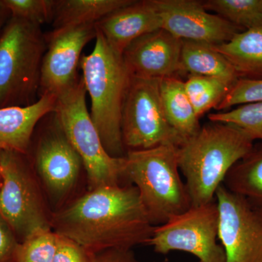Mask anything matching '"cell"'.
Instances as JSON below:
<instances>
[{"mask_svg": "<svg viewBox=\"0 0 262 262\" xmlns=\"http://www.w3.org/2000/svg\"><path fill=\"white\" fill-rule=\"evenodd\" d=\"M55 233L94 253L148 244L154 232L135 186L91 189L51 215Z\"/></svg>", "mask_w": 262, "mask_h": 262, "instance_id": "6da1fadb", "label": "cell"}, {"mask_svg": "<svg viewBox=\"0 0 262 262\" xmlns=\"http://www.w3.org/2000/svg\"><path fill=\"white\" fill-rule=\"evenodd\" d=\"M254 144L239 127L210 121L179 146V170L185 178L192 206L215 201L217 189L229 170Z\"/></svg>", "mask_w": 262, "mask_h": 262, "instance_id": "7a4b0ae2", "label": "cell"}, {"mask_svg": "<svg viewBox=\"0 0 262 262\" xmlns=\"http://www.w3.org/2000/svg\"><path fill=\"white\" fill-rule=\"evenodd\" d=\"M95 39L94 50L87 56L82 55L80 62L91 98L90 115L108 154L123 158L122 110L131 75L122 55L108 46L98 29Z\"/></svg>", "mask_w": 262, "mask_h": 262, "instance_id": "3957f363", "label": "cell"}, {"mask_svg": "<svg viewBox=\"0 0 262 262\" xmlns=\"http://www.w3.org/2000/svg\"><path fill=\"white\" fill-rule=\"evenodd\" d=\"M123 179L134 184L150 222L157 227L192 207L181 178L178 146L161 144L129 150L124 157Z\"/></svg>", "mask_w": 262, "mask_h": 262, "instance_id": "277c9868", "label": "cell"}, {"mask_svg": "<svg viewBox=\"0 0 262 262\" xmlns=\"http://www.w3.org/2000/svg\"><path fill=\"white\" fill-rule=\"evenodd\" d=\"M47 39L40 26L10 17L0 31V108L37 101Z\"/></svg>", "mask_w": 262, "mask_h": 262, "instance_id": "5b68a950", "label": "cell"}, {"mask_svg": "<svg viewBox=\"0 0 262 262\" xmlns=\"http://www.w3.org/2000/svg\"><path fill=\"white\" fill-rule=\"evenodd\" d=\"M82 77L72 89L57 98L56 113L67 139L82 160L89 189L120 185L123 179V158H114L106 149L86 105Z\"/></svg>", "mask_w": 262, "mask_h": 262, "instance_id": "8992f818", "label": "cell"}, {"mask_svg": "<svg viewBox=\"0 0 262 262\" xmlns=\"http://www.w3.org/2000/svg\"><path fill=\"white\" fill-rule=\"evenodd\" d=\"M24 155L0 151V213L19 243L36 232L52 229L51 216Z\"/></svg>", "mask_w": 262, "mask_h": 262, "instance_id": "52a82bcc", "label": "cell"}, {"mask_svg": "<svg viewBox=\"0 0 262 262\" xmlns=\"http://www.w3.org/2000/svg\"><path fill=\"white\" fill-rule=\"evenodd\" d=\"M160 80L131 75L122 105L121 130L124 146L147 149L183 141L165 117L160 91Z\"/></svg>", "mask_w": 262, "mask_h": 262, "instance_id": "ba28073f", "label": "cell"}, {"mask_svg": "<svg viewBox=\"0 0 262 262\" xmlns=\"http://www.w3.org/2000/svg\"><path fill=\"white\" fill-rule=\"evenodd\" d=\"M220 213L216 202L192 206L155 227L149 245L160 254L184 251L201 262H226V253L218 244Z\"/></svg>", "mask_w": 262, "mask_h": 262, "instance_id": "9c48e42d", "label": "cell"}, {"mask_svg": "<svg viewBox=\"0 0 262 262\" xmlns=\"http://www.w3.org/2000/svg\"><path fill=\"white\" fill-rule=\"evenodd\" d=\"M215 201L226 262H262V212L223 184L217 189Z\"/></svg>", "mask_w": 262, "mask_h": 262, "instance_id": "30bf717a", "label": "cell"}, {"mask_svg": "<svg viewBox=\"0 0 262 262\" xmlns=\"http://www.w3.org/2000/svg\"><path fill=\"white\" fill-rule=\"evenodd\" d=\"M97 34L96 24L73 26L53 30L41 68L39 95L58 98L77 84L81 53Z\"/></svg>", "mask_w": 262, "mask_h": 262, "instance_id": "8fae6325", "label": "cell"}, {"mask_svg": "<svg viewBox=\"0 0 262 262\" xmlns=\"http://www.w3.org/2000/svg\"><path fill=\"white\" fill-rule=\"evenodd\" d=\"M162 19V29L182 40L220 46L244 32L220 15L208 13L203 1L153 0Z\"/></svg>", "mask_w": 262, "mask_h": 262, "instance_id": "7c38bea8", "label": "cell"}, {"mask_svg": "<svg viewBox=\"0 0 262 262\" xmlns=\"http://www.w3.org/2000/svg\"><path fill=\"white\" fill-rule=\"evenodd\" d=\"M35 165L48 192L57 201L63 199L73 189L83 165L55 112L51 123L38 142Z\"/></svg>", "mask_w": 262, "mask_h": 262, "instance_id": "4fadbf2b", "label": "cell"}, {"mask_svg": "<svg viewBox=\"0 0 262 262\" xmlns=\"http://www.w3.org/2000/svg\"><path fill=\"white\" fill-rule=\"evenodd\" d=\"M182 39L160 29L134 40L122 57L131 75L162 80L182 71Z\"/></svg>", "mask_w": 262, "mask_h": 262, "instance_id": "5bb4252c", "label": "cell"}, {"mask_svg": "<svg viewBox=\"0 0 262 262\" xmlns=\"http://www.w3.org/2000/svg\"><path fill=\"white\" fill-rule=\"evenodd\" d=\"M96 27L108 46L122 55L138 38L162 29V19L153 0L134 1L101 19Z\"/></svg>", "mask_w": 262, "mask_h": 262, "instance_id": "9a60e30c", "label": "cell"}, {"mask_svg": "<svg viewBox=\"0 0 262 262\" xmlns=\"http://www.w3.org/2000/svg\"><path fill=\"white\" fill-rule=\"evenodd\" d=\"M56 96L45 95L29 106L0 108V150L26 155L34 128L56 111Z\"/></svg>", "mask_w": 262, "mask_h": 262, "instance_id": "2e32d148", "label": "cell"}, {"mask_svg": "<svg viewBox=\"0 0 262 262\" xmlns=\"http://www.w3.org/2000/svg\"><path fill=\"white\" fill-rule=\"evenodd\" d=\"M160 91L167 120L183 142L195 135L201 125L186 92L184 82L177 77L162 79Z\"/></svg>", "mask_w": 262, "mask_h": 262, "instance_id": "e0dca14e", "label": "cell"}, {"mask_svg": "<svg viewBox=\"0 0 262 262\" xmlns=\"http://www.w3.org/2000/svg\"><path fill=\"white\" fill-rule=\"evenodd\" d=\"M214 48L233 66L239 78L261 80L262 25L239 32Z\"/></svg>", "mask_w": 262, "mask_h": 262, "instance_id": "ac0fdd59", "label": "cell"}, {"mask_svg": "<svg viewBox=\"0 0 262 262\" xmlns=\"http://www.w3.org/2000/svg\"><path fill=\"white\" fill-rule=\"evenodd\" d=\"M181 67L189 75L217 77L232 83L239 79L230 62L208 43L183 40Z\"/></svg>", "mask_w": 262, "mask_h": 262, "instance_id": "d6986e66", "label": "cell"}, {"mask_svg": "<svg viewBox=\"0 0 262 262\" xmlns=\"http://www.w3.org/2000/svg\"><path fill=\"white\" fill-rule=\"evenodd\" d=\"M223 185L230 192L246 198L262 212V143L252 149L229 170Z\"/></svg>", "mask_w": 262, "mask_h": 262, "instance_id": "ffe728a7", "label": "cell"}, {"mask_svg": "<svg viewBox=\"0 0 262 262\" xmlns=\"http://www.w3.org/2000/svg\"><path fill=\"white\" fill-rule=\"evenodd\" d=\"M134 0H58L55 5L54 30L73 26L96 24Z\"/></svg>", "mask_w": 262, "mask_h": 262, "instance_id": "44dd1931", "label": "cell"}, {"mask_svg": "<svg viewBox=\"0 0 262 262\" xmlns=\"http://www.w3.org/2000/svg\"><path fill=\"white\" fill-rule=\"evenodd\" d=\"M234 84L217 77L189 75L184 87L200 118L212 108H215Z\"/></svg>", "mask_w": 262, "mask_h": 262, "instance_id": "7402d4cb", "label": "cell"}, {"mask_svg": "<svg viewBox=\"0 0 262 262\" xmlns=\"http://www.w3.org/2000/svg\"><path fill=\"white\" fill-rule=\"evenodd\" d=\"M203 5L244 31L262 25V0H207Z\"/></svg>", "mask_w": 262, "mask_h": 262, "instance_id": "603a6c76", "label": "cell"}, {"mask_svg": "<svg viewBox=\"0 0 262 262\" xmlns=\"http://www.w3.org/2000/svg\"><path fill=\"white\" fill-rule=\"evenodd\" d=\"M208 119L211 122L239 127L254 142L262 143V101L241 105L224 113L210 114Z\"/></svg>", "mask_w": 262, "mask_h": 262, "instance_id": "cb8c5ba5", "label": "cell"}, {"mask_svg": "<svg viewBox=\"0 0 262 262\" xmlns=\"http://www.w3.org/2000/svg\"><path fill=\"white\" fill-rule=\"evenodd\" d=\"M58 235L53 230L36 232L19 243L16 262H53Z\"/></svg>", "mask_w": 262, "mask_h": 262, "instance_id": "d4e9b609", "label": "cell"}, {"mask_svg": "<svg viewBox=\"0 0 262 262\" xmlns=\"http://www.w3.org/2000/svg\"><path fill=\"white\" fill-rule=\"evenodd\" d=\"M10 17L41 26L53 20L56 1L53 0H2Z\"/></svg>", "mask_w": 262, "mask_h": 262, "instance_id": "484cf974", "label": "cell"}, {"mask_svg": "<svg viewBox=\"0 0 262 262\" xmlns=\"http://www.w3.org/2000/svg\"><path fill=\"white\" fill-rule=\"evenodd\" d=\"M261 101L262 79L251 80L239 78L215 110H229L234 106Z\"/></svg>", "mask_w": 262, "mask_h": 262, "instance_id": "4316f807", "label": "cell"}, {"mask_svg": "<svg viewBox=\"0 0 262 262\" xmlns=\"http://www.w3.org/2000/svg\"><path fill=\"white\" fill-rule=\"evenodd\" d=\"M58 235L53 262H92V253L72 239Z\"/></svg>", "mask_w": 262, "mask_h": 262, "instance_id": "83f0119b", "label": "cell"}, {"mask_svg": "<svg viewBox=\"0 0 262 262\" xmlns=\"http://www.w3.org/2000/svg\"><path fill=\"white\" fill-rule=\"evenodd\" d=\"M18 244L14 232L0 213V262H16Z\"/></svg>", "mask_w": 262, "mask_h": 262, "instance_id": "f1b7e54d", "label": "cell"}, {"mask_svg": "<svg viewBox=\"0 0 262 262\" xmlns=\"http://www.w3.org/2000/svg\"><path fill=\"white\" fill-rule=\"evenodd\" d=\"M92 262H140L132 250H103L92 253Z\"/></svg>", "mask_w": 262, "mask_h": 262, "instance_id": "f546056e", "label": "cell"}, {"mask_svg": "<svg viewBox=\"0 0 262 262\" xmlns=\"http://www.w3.org/2000/svg\"><path fill=\"white\" fill-rule=\"evenodd\" d=\"M10 17L9 12L2 3V0H0V31L3 28Z\"/></svg>", "mask_w": 262, "mask_h": 262, "instance_id": "4dcf8cb0", "label": "cell"}, {"mask_svg": "<svg viewBox=\"0 0 262 262\" xmlns=\"http://www.w3.org/2000/svg\"><path fill=\"white\" fill-rule=\"evenodd\" d=\"M0 151H1V150H0Z\"/></svg>", "mask_w": 262, "mask_h": 262, "instance_id": "1f68e13d", "label": "cell"}]
</instances>
